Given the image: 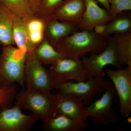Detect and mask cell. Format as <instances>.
Masks as SVG:
<instances>
[{
  "mask_svg": "<svg viewBox=\"0 0 131 131\" xmlns=\"http://www.w3.org/2000/svg\"><path fill=\"white\" fill-rule=\"evenodd\" d=\"M89 122L76 121L66 115L57 114L44 121L43 130L83 131L88 127Z\"/></svg>",
  "mask_w": 131,
  "mask_h": 131,
  "instance_id": "obj_14",
  "label": "cell"
},
{
  "mask_svg": "<svg viewBox=\"0 0 131 131\" xmlns=\"http://www.w3.org/2000/svg\"><path fill=\"white\" fill-rule=\"evenodd\" d=\"M104 71L97 76L83 82L55 80V88L62 94L72 95L81 99L84 105H89L96 94L104 90L105 75Z\"/></svg>",
  "mask_w": 131,
  "mask_h": 131,
  "instance_id": "obj_4",
  "label": "cell"
},
{
  "mask_svg": "<svg viewBox=\"0 0 131 131\" xmlns=\"http://www.w3.org/2000/svg\"><path fill=\"white\" fill-rule=\"evenodd\" d=\"M105 73L118 96L120 114L123 117H129L131 113V66L116 70H109Z\"/></svg>",
  "mask_w": 131,
  "mask_h": 131,
  "instance_id": "obj_8",
  "label": "cell"
},
{
  "mask_svg": "<svg viewBox=\"0 0 131 131\" xmlns=\"http://www.w3.org/2000/svg\"><path fill=\"white\" fill-rule=\"evenodd\" d=\"M24 76L27 88L43 92H51L55 88V79L49 70L32 54H27Z\"/></svg>",
  "mask_w": 131,
  "mask_h": 131,
  "instance_id": "obj_6",
  "label": "cell"
},
{
  "mask_svg": "<svg viewBox=\"0 0 131 131\" xmlns=\"http://www.w3.org/2000/svg\"><path fill=\"white\" fill-rule=\"evenodd\" d=\"M108 1L110 6L109 14L112 17L131 10V0H108Z\"/></svg>",
  "mask_w": 131,
  "mask_h": 131,
  "instance_id": "obj_24",
  "label": "cell"
},
{
  "mask_svg": "<svg viewBox=\"0 0 131 131\" xmlns=\"http://www.w3.org/2000/svg\"><path fill=\"white\" fill-rule=\"evenodd\" d=\"M106 25V24L96 26L94 28L93 31L97 35L103 36V34L105 29Z\"/></svg>",
  "mask_w": 131,
  "mask_h": 131,
  "instance_id": "obj_27",
  "label": "cell"
},
{
  "mask_svg": "<svg viewBox=\"0 0 131 131\" xmlns=\"http://www.w3.org/2000/svg\"><path fill=\"white\" fill-rule=\"evenodd\" d=\"M1 0H0V3H1Z\"/></svg>",
  "mask_w": 131,
  "mask_h": 131,
  "instance_id": "obj_30",
  "label": "cell"
},
{
  "mask_svg": "<svg viewBox=\"0 0 131 131\" xmlns=\"http://www.w3.org/2000/svg\"><path fill=\"white\" fill-rule=\"evenodd\" d=\"M131 32V13L125 11L119 14L106 24L103 36Z\"/></svg>",
  "mask_w": 131,
  "mask_h": 131,
  "instance_id": "obj_19",
  "label": "cell"
},
{
  "mask_svg": "<svg viewBox=\"0 0 131 131\" xmlns=\"http://www.w3.org/2000/svg\"><path fill=\"white\" fill-rule=\"evenodd\" d=\"M45 22V38L52 45L73 33L76 28L69 23L54 19H50Z\"/></svg>",
  "mask_w": 131,
  "mask_h": 131,
  "instance_id": "obj_15",
  "label": "cell"
},
{
  "mask_svg": "<svg viewBox=\"0 0 131 131\" xmlns=\"http://www.w3.org/2000/svg\"><path fill=\"white\" fill-rule=\"evenodd\" d=\"M63 0H40L35 17L45 21L51 18Z\"/></svg>",
  "mask_w": 131,
  "mask_h": 131,
  "instance_id": "obj_22",
  "label": "cell"
},
{
  "mask_svg": "<svg viewBox=\"0 0 131 131\" xmlns=\"http://www.w3.org/2000/svg\"><path fill=\"white\" fill-rule=\"evenodd\" d=\"M15 105L0 112V131H28L39 119L32 114H24Z\"/></svg>",
  "mask_w": 131,
  "mask_h": 131,
  "instance_id": "obj_9",
  "label": "cell"
},
{
  "mask_svg": "<svg viewBox=\"0 0 131 131\" xmlns=\"http://www.w3.org/2000/svg\"><path fill=\"white\" fill-rule=\"evenodd\" d=\"M59 98L57 114L66 115L76 121L88 122V116L82 101L78 97L59 92Z\"/></svg>",
  "mask_w": 131,
  "mask_h": 131,
  "instance_id": "obj_13",
  "label": "cell"
},
{
  "mask_svg": "<svg viewBox=\"0 0 131 131\" xmlns=\"http://www.w3.org/2000/svg\"><path fill=\"white\" fill-rule=\"evenodd\" d=\"M107 37L93 31H75L52 45L66 58H80L88 53L95 54L104 50L107 45Z\"/></svg>",
  "mask_w": 131,
  "mask_h": 131,
  "instance_id": "obj_1",
  "label": "cell"
},
{
  "mask_svg": "<svg viewBox=\"0 0 131 131\" xmlns=\"http://www.w3.org/2000/svg\"><path fill=\"white\" fill-rule=\"evenodd\" d=\"M111 38L120 63L131 66V32L115 35Z\"/></svg>",
  "mask_w": 131,
  "mask_h": 131,
  "instance_id": "obj_20",
  "label": "cell"
},
{
  "mask_svg": "<svg viewBox=\"0 0 131 131\" xmlns=\"http://www.w3.org/2000/svg\"><path fill=\"white\" fill-rule=\"evenodd\" d=\"M51 65L49 70L55 80L76 82L88 80L80 58H62Z\"/></svg>",
  "mask_w": 131,
  "mask_h": 131,
  "instance_id": "obj_10",
  "label": "cell"
},
{
  "mask_svg": "<svg viewBox=\"0 0 131 131\" xmlns=\"http://www.w3.org/2000/svg\"><path fill=\"white\" fill-rule=\"evenodd\" d=\"M85 9V0H63L48 20L67 22L77 28Z\"/></svg>",
  "mask_w": 131,
  "mask_h": 131,
  "instance_id": "obj_12",
  "label": "cell"
},
{
  "mask_svg": "<svg viewBox=\"0 0 131 131\" xmlns=\"http://www.w3.org/2000/svg\"><path fill=\"white\" fill-rule=\"evenodd\" d=\"M85 1V10L77 28L81 30L93 31L96 26L107 24L112 19L105 9L98 6L95 0Z\"/></svg>",
  "mask_w": 131,
  "mask_h": 131,
  "instance_id": "obj_11",
  "label": "cell"
},
{
  "mask_svg": "<svg viewBox=\"0 0 131 131\" xmlns=\"http://www.w3.org/2000/svg\"><path fill=\"white\" fill-rule=\"evenodd\" d=\"M104 92L100 99L85 107L89 117L91 118L94 125L106 126L115 121L116 113L112 108L116 91L112 83L105 81Z\"/></svg>",
  "mask_w": 131,
  "mask_h": 131,
  "instance_id": "obj_5",
  "label": "cell"
},
{
  "mask_svg": "<svg viewBox=\"0 0 131 131\" xmlns=\"http://www.w3.org/2000/svg\"><path fill=\"white\" fill-rule=\"evenodd\" d=\"M27 26L29 32L40 31L45 32V24L42 19L35 17L27 23Z\"/></svg>",
  "mask_w": 131,
  "mask_h": 131,
  "instance_id": "obj_25",
  "label": "cell"
},
{
  "mask_svg": "<svg viewBox=\"0 0 131 131\" xmlns=\"http://www.w3.org/2000/svg\"><path fill=\"white\" fill-rule=\"evenodd\" d=\"M42 64H52L61 59L66 57L56 50L50 43L44 38L32 53Z\"/></svg>",
  "mask_w": 131,
  "mask_h": 131,
  "instance_id": "obj_21",
  "label": "cell"
},
{
  "mask_svg": "<svg viewBox=\"0 0 131 131\" xmlns=\"http://www.w3.org/2000/svg\"><path fill=\"white\" fill-rule=\"evenodd\" d=\"M15 105L21 109L30 111L43 122L57 114L59 93L43 92L27 88L16 94Z\"/></svg>",
  "mask_w": 131,
  "mask_h": 131,
  "instance_id": "obj_2",
  "label": "cell"
},
{
  "mask_svg": "<svg viewBox=\"0 0 131 131\" xmlns=\"http://www.w3.org/2000/svg\"><path fill=\"white\" fill-rule=\"evenodd\" d=\"M27 54L12 45L3 46L0 53V88L15 83L24 88Z\"/></svg>",
  "mask_w": 131,
  "mask_h": 131,
  "instance_id": "obj_3",
  "label": "cell"
},
{
  "mask_svg": "<svg viewBox=\"0 0 131 131\" xmlns=\"http://www.w3.org/2000/svg\"><path fill=\"white\" fill-rule=\"evenodd\" d=\"M44 32L40 31L29 32L30 40L35 47H37L44 39Z\"/></svg>",
  "mask_w": 131,
  "mask_h": 131,
  "instance_id": "obj_26",
  "label": "cell"
},
{
  "mask_svg": "<svg viewBox=\"0 0 131 131\" xmlns=\"http://www.w3.org/2000/svg\"><path fill=\"white\" fill-rule=\"evenodd\" d=\"M1 1L15 17L25 23H28L35 17L29 0H1Z\"/></svg>",
  "mask_w": 131,
  "mask_h": 131,
  "instance_id": "obj_18",
  "label": "cell"
},
{
  "mask_svg": "<svg viewBox=\"0 0 131 131\" xmlns=\"http://www.w3.org/2000/svg\"><path fill=\"white\" fill-rule=\"evenodd\" d=\"M14 17L5 5L0 3V44L3 46L15 45L13 38Z\"/></svg>",
  "mask_w": 131,
  "mask_h": 131,
  "instance_id": "obj_17",
  "label": "cell"
},
{
  "mask_svg": "<svg viewBox=\"0 0 131 131\" xmlns=\"http://www.w3.org/2000/svg\"><path fill=\"white\" fill-rule=\"evenodd\" d=\"M29 1L30 3L33 10L35 14L38 9L40 0H29Z\"/></svg>",
  "mask_w": 131,
  "mask_h": 131,
  "instance_id": "obj_28",
  "label": "cell"
},
{
  "mask_svg": "<svg viewBox=\"0 0 131 131\" xmlns=\"http://www.w3.org/2000/svg\"><path fill=\"white\" fill-rule=\"evenodd\" d=\"M13 38L16 47L24 52L30 54L37 48L32 43L30 40L27 23L21 21L15 16Z\"/></svg>",
  "mask_w": 131,
  "mask_h": 131,
  "instance_id": "obj_16",
  "label": "cell"
},
{
  "mask_svg": "<svg viewBox=\"0 0 131 131\" xmlns=\"http://www.w3.org/2000/svg\"><path fill=\"white\" fill-rule=\"evenodd\" d=\"M95 1L101 3V5L105 8V9L109 13L110 10V6L108 3V0H95Z\"/></svg>",
  "mask_w": 131,
  "mask_h": 131,
  "instance_id": "obj_29",
  "label": "cell"
},
{
  "mask_svg": "<svg viewBox=\"0 0 131 131\" xmlns=\"http://www.w3.org/2000/svg\"><path fill=\"white\" fill-rule=\"evenodd\" d=\"M17 90L18 88L15 84L0 88V112L5 108L12 106Z\"/></svg>",
  "mask_w": 131,
  "mask_h": 131,
  "instance_id": "obj_23",
  "label": "cell"
},
{
  "mask_svg": "<svg viewBox=\"0 0 131 131\" xmlns=\"http://www.w3.org/2000/svg\"><path fill=\"white\" fill-rule=\"evenodd\" d=\"M107 38V45L102 51L91 54L89 57L84 56L81 58L88 80L104 72L103 69L106 66L112 65L118 69L122 68V65L117 57L112 38L109 36Z\"/></svg>",
  "mask_w": 131,
  "mask_h": 131,
  "instance_id": "obj_7",
  "label": "cell"
}]
</instances>
